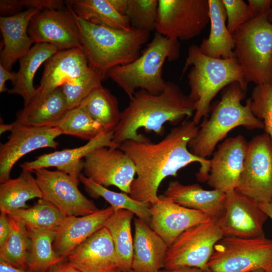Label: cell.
<instances>
[{"mask_svg":"<svg viewBox=\"0 0 272 272\" xmlns=\"http://www.w3.org/2000/svg\"><path fill=\"white\" fill-rule=\"evenodd\" d=\"M198 129V126L187 118L157 143L148 138L143 141L123 142L119 149L132 161L136 170L129 196L150 205L159 202L158 190L162 181L169 176L176 177L180 169L195 162L200 165L196 174L197 180L207 181L210 160L194 156L188 147Z\"/></svg>","mask_w":272,"mask_h":272,"instance_id":"obj_1","label":"cell"},{"mask_svg":"<svg viewBox=\"0 0 272 272\" xmlns=\"http://www.w3.org/2000/svg\"><path fill=\"white\" fill-rule=\"evenodd\" d=\"M129 100L114 130L112 141L118 148L127 140H146L147 137L138 133L141 128L161 135L166 123H181L193 116L195 110L194 102L172 81H167L164 89L158 94L140 89Z\"/></svg>","mask_w":272,"mask_h":272,"instance_id":"obj_2","label":"cell"},{"mask_svg":"<svg viewBox=\"0 0 272 272\" xmlns=\"http://www.w3.org/2000/svg\"><path fill=\"white\" fill-rule=\"evenodd\" d=\"M247 90L238 82L223 90L221 100L212 105L211 115L200 122L195 135L188 147L194 156L205 159L213 154L217 144L233 129L242 126L248 130L264 129L263 123L251 109V98L242 104Z\"/></svg>","mask_w":272,"mask_h":272,"instance_id":"obj_3","label":"cell"},{"mask_svg":"<svg viewBox=\"0 0 272 272\" xmlns=\"http://www.w3.org/2000/svg\"><path fill=\"white\" fill-rule=\"evenodd\" d=\"M73 12L79 30L82 50L89 66L105 78L112 68L137 59L141 48L149 41V32L133 28L118 30L94 24Z\"/></svg>","mask_w":272,"mask_h":272,"instance_id":"obj_4","label":"cell"},{"mask_svg":"<svg viewBox=\"0 0 272 272\" xmlns=\"http://www.w3.org/2000/svg\"><path fill=\"white\" fill-rule=\"evenodd\" d=\"M190 67L187 75L189 98L195 105L192 121L198 125L207 117L212 101L222 90L234 82L247 90L243 70L235 58L219 59L204 54L199 46L192 44L182 70L181 76Z\"/></svg>","mask_w":272,"mask_h":272,"instance_id":"obj_5","label":"cell"},{"mask_svg":"<svg viewBox=\"0 0 272 272\" xmlns=\"http://www.w3.org/2000/svg\"><path fill=\"white\" fill-rule=\"evenodd\" d=\"M180 47L178 40L156 32L142 54L129 63L112 68L107 77L120 87L129 99L138 89L158 94L163 91L167 82L162 77L164 62L177 59Z\"/></svg>","mask_w":272,"mask_h":272,"instance_id":"obj_6","label":"cell"},{"mask_svg":"<svg viewBox=\"0 0 272 272\" xmlns=\"http://www.w3.org/2000/svg\"><path fill=\"white\" fill-rule=\"evenodd\" d=\"M267 17H254L232 34L245 80L256 85L272 82V24Z\"/></svg>","mask_w":272,"mask_h":272,"instance_id":"obj_7","label":"cell"},{"mask_svg":"<svg viewBox=\"0 0 272 272\" xmlns=\"http://www.w3.org/2000/svg\"><path fill=\"white\" fill-rule=\"evenodd\" d=\"M211 272H272V240L223 237L207 263Z\"/></svg>","mask_w":272,"mask_h":272,"instance_id":"obj_8","label":"cell"},{"mask_svg":"<svg viewBox=\"0 0 272 272\" xmlns=\"http://www.w3.org/2000/svg\"><path fill=\"white\" fill-rule=\"evenodd\" d=\"M223 237L218 220L212 219L189 228L168 247L163 269H208L214 247Z\"/></svg>","mask_w":272,"mask_h":272,"instance_id":"obj_9","label":"cell"},{"mask_svg":"<svg viewBox=\"0 0 272 272\" xmlns=\"http://www.w3.org/2000/svg\"><path fill=\"white\" fill-rule=\"evenodd\" d=\"M209 22L208 0H159L156 32L169 39H192Z\"/></svg>","mask_w":272,"mask_h":272,"instance_id":"obj_10","label":"cell"},{"mask_svg":"<svg viewBox=\"0 0 272 272\" xmlns=\"http://www.w3.org/2000/svg\"><path fill=\"white\" fill-rule=\"evenodd\" d=\"M236 190L259 203L272 201V142L267 133L256 135L247 142Z\"/></svg>","mask_w":272,"mask_h":272,"instance_id":"obj_11","label":"cell"},{"mask_svg":"<svg viewBox=\"0 0 272 272\" xmlns=\"http://www.w3.org/2000/svg\"><path fill=\"white\" fill-rule=\"evenodd\" d=\"M32 172L35 175L42 198L53 204L65 216H83L99 210L80 191L79 179L63 172L47 168Z\"/></svg>","mask_w":272,"mask_h":272,"instance_id":"obj_12","label":"cell"},{"mask_svg":"<svg viewBox=\"0 0 272 272\" xmlns=\"http://www.w3.org/2000/svg\"><path fill=\"white\" fill-rule=\"evenodd\" d=\"M84 175L104 187L114 186L129 194L136 170L132 161L119 148L101 147L84 159Z\"/></svg>","mask_w":272,"mask_h":272,"instance_id":"obj_13","label":"cell"},{"mask_svg":"<svg viewBox=\"0 0 272 272\" xmlns=\"http://www.w3.org/2000/svg\"><path fill=\"white\" fill-rule=\"evenodd\" d=\"M40 11L31 19L28 33L34 43L55 46L59 50L82 49L78 26L71 8Z\"/></svg>","mask_w":272,"mask_h":272,"instance_id":"obj_14","label":"cell"},{"mask_svg":"<svg viewBox=\"0 0 272 272\" xmlns=\"http://www.w3.org/2000/svg\"><path fill=\"white\" fill-rule=\"evenodd\" d=\"M6 130L11 131L8 141L0 146V182L10 179L13 166L21 158L35 150L55 149V141L61 132L56 127L13 126L6 124Z\"/></svg>","mask_w":272,"mask_h":272,"instance_id":"obj_15","label":"cell"},{"mask_svg":"<svg viewBox=\"0 0 272 272\" xmlns=\"http://www.w3.org/2000/svg\"><path fill=\"white\" fill-rule=\"evenodd\" d=\"M267 218L257 202L235 189L226 193L218 223L223 237L255 238L265 236L263 227Z\"/></svg>","mask_w":272,"mask_h":272,"instance_id":"obj_16","label":"cell"},{"mask_svg":"<svg viewBox=\"0 0 272 272\" xmlns=\"http://www.w3.org/2000/svg\"><path fill=\"white\" fill-rule=\"evenodd\" d=\"M247 142L242 135L219 145L210 160L208 184L226 193L237 188L243 170Z\"/></svg>","mask_w":272,"mask_h":272,"instance_id":"obj_17","label":"cell"},{"mask_svg":"<svg viewBox=\"0 0 272 272\" xmlns=\"http://www.w3.org/2000/svg\"><path fill=\"white\" fill-rule=\"evenodd\" d=\"M159 198V202L150 205L149 225L168 247L189 228L212 220L202 212L181 206L164 195Z\"/></svg>","mask_w":272,"mask_h":272,"instance_id":"obj_18","label":"cell"},{"mask_svg":"<svg viewBox=\"0 0 272 272\" xmlns=\"http://www.w3.org/2000/svg\"><path fill=\"white\" fill-rule=\"evenodd\" d=\"M66 260L82 272H121L112 237L105 227L75 248Z\"/></svg>","mask_w":272,"mask_h":272,"instance_id":"obj_19","label":"cell"},{"mask_svg":"<svg viewBox=\"0 0 272 272\" xmlns=\"http://www.w3.org/2000/svg\"><path fill=\"white\" fill-rule=\"evenodd\" d=\"M113 134L114 131L102 132L83 146L43 154L33 161L20 164V166L22 169L31 171L54 167L57 170L79 179L81 172L84 168L83 159L89 153L101 147L118 148L112 141Z\"/></svg>","mask_w":272,"mask_h":272,"instance_id":"obj_20","label":"cell"},{"mask_svg":"<svg viewBox=\"0 0 272 272\" xmlns=\"http://www.w3.org/2000/svg\"><path fill=\"white\" fill-rule=\"evenodd\" d=\"M114 212L110 206L85 216L65 217L55 230L53 247L56 254L66 260L75 248L104 227Z\"/></svg>","mask_w":272,"mask_h":272,"instance_id":"obj_21","label":"cell"},{"mask_svg":"<svg viewBox=\"0 0 272 272\" xmlns=\"http://www.w3.org/2000/svg\"><path fill=\"white\" fill-rule=\"evenodd\" d=\"M81 48L59 50L44 64L39 87L35 96L41 97L82 76L90 69Z\"/></svg>","mask_w":272,"mask_h":272,"instance_id":"obj_22","label":"cell"},{"mask_svg":"<svg viewBox=\"0 0 272 272\" xmlns=\"http://www.w3.org/2000/svg\"><path fill=\"white\" fill-rule=\"evenodd\" d=\"M39 10L29 9L16 15L0 18V29L4 47L0 64L9 71L13 64L24 56L34 43L28 33L32 18Z\"/></svg>","mask_w":272,"mask_h":272,"instance_id":"obj_23","label":"cell"},{"mask_svg":"<svg viewBox=\"0 0 272 272\" xmlns=\"http://www.w3.org/2000/svg\"><path fill=\"white\" fill-rule=\"evenodd\" d=\"M133 254L131 270L160 272L164 268L168 246L145 221L134 220Z\"/></svg>","mask_w":272,"mask_h":272,"instance_id":"obj_24","label":"cell"},{"mask_svg":"<svg viewBox=\"0 0 272 272\" xmlns=\"http://www.w3.org/2000/svg\"><path fill=\"white\" fill-rule=\"evenodd\" d=\"M163 195L181 206L200 211L213 220H218L222 215L226 197V193L219 190H205L198 184L183 185L178 181H170Z\"/></svg>","mask_w":272,"mask_h":272,"instance_id":"obj_25","label":"cell"},{"mask_svg":"<svg viewBox=\"0 0 272 272\" xmlns=\"http://www.w3.org/2000/svg\"><path fill=\"white\" fill-rule=\"evenodd\" d=\"M67 110L65 99L59 87L46 95L34 96L11 124L13 126L56 127Z\"/></svg>","mask_w":272,"mask_h":272,"instance_id":"obj_26","label":"cell"},{"mask_svg":"<svg viewBox=\"0 0 272 272\" xmlns=\"http://www.w3.org/2000/svg\"><path fill=\"white\" fill-rule=\"evenodd\" d=\"M211 29L199 47L205 55L219 59L235 58L234 43L226 24L227 15L222 0H208Z\"/></svg>","mask_w":272,"mask_h":272,"instance_id":"obj_27","label":"cell"},{"mask_svg":"<svg viewBox=\"0 0 272 272\" xmlns=\"http://www.w3.org/2000/svg\"><path fill=\"white\" fill-rule=\"evenodd\" d=\"M59 51L54 45L45 43H36L19 60L20 67L13 88L8 90L10 94L23 97L24 106L28 104L36 94L37 89L33 85L35 74L41 64Z\"/></svg>","mask_w":272,"mask_h":272,"instance_id":"obj_28","label":"cell"},{"mask_svg":"<svg viewBox=\"0 0 272 272\" xmlns=\"http://www.w3.org/2000/svg\"><path fill=\"white\" fill-rule=\"evenodd\" d=\"M32 172L22 169L20 175L1 183L0 211L8 215L27 208L26 202L42 198L41 191Z\"/></svg>","mask_w":272,"mask_h":272,"instance_id":"obj_29","label":"cell"},{"mask_svg":"<svg viewBox=\"0 0 272 272\" xmlns=\"http://www.w3.org/2000/svg\"><path fill=\"white\" fill-rule=\"evenodd\" d=\"M64 2L79 17L91 23L118 30H127L131 28L128 18L119 14L109 0Z\"/></svg>","mask_w":272,"mask_h":272,"instance_id":"obj_30","label":"cell"},{"mask_svg":"<svg viewBox=\"0 0 272 272\" xmlns=\"http://www.w3.org/2000/svg\"><path fill=\"white\" fill-rule=\"evenodd\" d=\"M133 215L127 210H115L104 226L112 237L121 272L131 270L133 238L131 235V223Z\"/></svg>","mask_w":272,"mask_h":272,"instance_id":"obj_31","label":"cell"},{"mask_svg":"<svg viewBox=\"0 0 272 272\" xmlns=\"http://www.w3.org/2000/svg\"><path fill=\"white\" fill-rule=\"evenodd\" d=\"M79 106L106 131H114L120 121L121 112L117 99L102 85L93 90Z\"/></svg>","mask_w":272,"mask_h":272,"instance_id":"obj_32","label":"cell"},{"mask_svg":"<svg viewBox=\"0 0 272 272\" xmlns=\"http://www.w3.org/2000/svg\"><path fill=\"white\" fill-rule=\"evenodd\" d=\"M9 215L22 223L29 232L56 230L66 217L53 204L40 198L33 206Z\"/></svg>","mask_w":272,"mask_h":272,"instance_id":"obj_33","label":"cell"},{"mask_svg":"<svg viewBox=\"0 0 272 272\" xmlns=\"http://www.w3.org/2000/svg\"><path fill=\"white\" fill-rule=\"evenodd\" d=\"M79 180L91 196L95 198L102 197L110 205L114 211L119 209L129 211L135 215L138 218L150 224V204L137 201L127 193L111 191L95 182L84 175L81 174Z\"/></svg>","mask_w":272,"mask_h":272,"instance_id":"obj_34","label":"cell"},{"mask_svg":"<svg viewBox=\"0 0 272 272\" xmlns=\"http://www.w3.org/2000/svg\"><path fill=\"white\" fill-rule=\"evenodd\" d=\"M29 233L31 248L27 260L28 271L51 272L64 261L58 257L53 249L55 230Z\"/></svg>","mask_w":272,"mask_h":272,"instance_id":"obj_35","label":"cell"},{"mask_svg":"<svg viewBox=\"0 0 272 272\" xmlns=\"http://www.w3.org/2000/svg\"><path fill=\"white\" fill-rule=\"evenodd\" d=\"M8 215L11 232L6 242L0 247V260L27 270V260L31 248L29 233L22 223Z\"/></svg>","mask_w":272,"mask_h":272,"instance_id":"obj_36","label":"cell"},{"mask_svg":"<svg viewBox=\"0 0 272 272\" xmlns=\"http://www.w3.org/2000/svg\"><path fill=\"white\" fill-rule=\"evenodd\" d=\"M62 134L90 141L104 131L102 125L80 107L69 109L56 126Z\"/></svg>","mask_w":272,"mask_h":272,"instance_id":"obj_37","label":"cell"},{"mask_svg":"<svg viewBox=\"0 0 272 272\" xmlns=\"http://www.w3.org/2000/svg\"><path fill=\"white\" fill-rule=\"evenodd\" d=\"M159 0H126L125 16L131 28L156 31Z\"/></svg>","mask_w":272,"mask_h":272,"instance_id":"obj_38","label":"cell"},{"mask_svg":"<svg viewBox=\"0 0 272 272\" xmlns=\"http://www.w3.org/2000/svg\"><path fill=\"white\" fill-rule=\"evenodd\" d=\"M91 68V67H90ZM105 78L91 68L82 76L64 83L60 88L65 99L68 110L78 107Z\"/></svg>","mask_w":272,"mask_h":272,"instance_id":"obj_39","label":"cell"},{"mask_svg":"<svg viewBox=\"0 0 272 272\" xmlns=\"http://www.w3.org/2000/svg\"><path fill=\"white\" fill-rule=\"evenodd\" d=\"M250 98L252 112L262 121L272 142V82L256 85Z\"/></svg>","mask_w":272,"mask_h":272,"instance_id":"obj_40","label":"cell"},{"mask_svg":"<svg viewBox=\"0 0 272 272\" xmlns=\"http://www.w3.org/2000/svg\"><path fill=\"white\" fill-rule=\"evenodd\" d=\"M227 15V27L232 34L254 17L248 5L243 0H222Z\"/></svg>","mask_w":272,"mask_h":272,"instance_id":"obj_41","label":"cell"},{"mask_svg":"<svg viewBox=\"0 0 272 272\" xmlns=\"http://www.w3.org/2000/svg\"><path fill=\"white\" fill-rule=\"evenodd\" d=\"M272 0H248V5L254 17L267 15L269 12Z\"/></svg>","mask_w":272,"mask_h":272,"instance_id":"obj_42","label":"cell"},{"mask_svg":"<svg viewBox=\"0 0 272 272\" xmlns=\"http://www.w3.org/2000/svg\"><path fill=\"white\" fill-rule=\"evenodd\" d=\"M11 232V225L9 215L1 212L0 214V247L2 246L8 239Z\"/></svg>","mask_w":272,"mask_h":272,"instance_id":"obj_43","label":"cell"},{"mask_svg":"<svg viewBox=\"0 0 272 272\" xmlns=\"http://www.w3.org/2000/svg\"><path fill=\"white\" fill-rule=\"evenodd\" d=\"M16 78V73L12 72L7 70L0 64V92L8 91L6 87V82L8 80H11L12 83L14 82Z\"/></svg>","mask_w":272,"mask_h":272,"instance_id":"obj_44","label":"cell"},{"mask_svg":"<svg viewBox=\"0 0 272 272\" xmlns=\"http://www.w3.org/2000/svg\"><path fill=\"white\" fill-rule=\"evenodd\" d=\"M51 272H82L67 260L58 264Z\"/></svg>","mask_w":272,"mask_h":272,"instance_id":"obj_45","label":"cell"},{"mask_svg":"<svg viewBox=\"0 0 272 272\" xmlns=\"http://www.w3.org/2000/svg\"><path fill=\"white\" fill-rule=\"evenodd\" d=\"M160 272H211L208 269L193 267H182L173 269H163Z\"/></svg>","mask_w":272,"mask_h":272,"instance_id":"obj_46","label":"cell"},{"mask_svg":"<svg viewBox=\"0 0 272 272\" xmlns=\"http://www.w3.org/2000/svg\"><path fill=\"white\" fill-rule=\"evenodd\" d=\"M0 272H29L27 270L14 266L0 260Z\"/></svg>","mask_w":272,"mask_h":272,"instance_id":"obj_47","label":"cell"},{"mask_svg":"<svg viewBox=\"0 0 272 272\" xmlns=\"http://www.w3.org/2000/svg\"><path fill=\"white\" fill-rule=\"evenodd\" d=\"M109 1L119 14L125 16L126 0H109Z\"/></svg>","mask_w":272,"mask_h":272,"instance_id":"obj_48","label":"cell"},{"mask_svg":"<svg viewBox=\"0 0 272 272\" xmlns=\"http://www.w3.org/2000/svg\"><path fill=\"white\" fill-rule=\"evenodd\" d=\"M259 206L268 217L272 220V201L266 203H259Z\"/></svg>","mask_w":272,"mask_h":272,"instance_id":"obj_49","label":"cell"},{"mask_svg":"<svg viewBox=\"0 0 272 272\" xmlns=\"http://www.w3.org/2000/svg\"><path fill=\"white\" fill-rule=\"evenodd\" d=\"M267 19L268 21L272 24V3L270 7V9L268 14L267 15Z\"/></svg>","mask_w":272,"mask_h":272,"instance_id":"obj_50","label":"cell"},{"mask_svg":"<svg viewBox=\"0 0 272 272\" xmlns=\"http://www.w3.org/2000/svg\"><path fill=\"white\" fill-rule=\"evenodd\" d=\"M251 272H266V271L262 269H257V270H255Z\"/></svg>","mask_w":272,"mask_h":272,"instance_id":"obj_51","label":"cell"},{"mask_svg":"<svg viewBox=\"0 0 272 272\" xmlns=\"http://www.w3.org/2000/svg\"><path fill=\"white\" fill-rule=\"evenodd\" d=\"M127 272H134V271H133L132 270H130L128 271H127Z\"/></svg>","mask_w":272,"mask_h":272,"instance_id":"obj_52","label":"cell"}]
</instances>
